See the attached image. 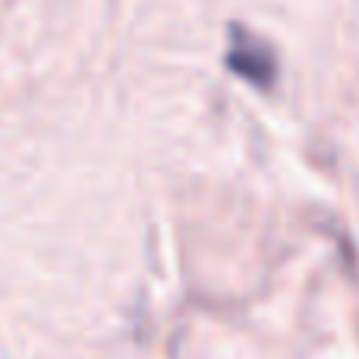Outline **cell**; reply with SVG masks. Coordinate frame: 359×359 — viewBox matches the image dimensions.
<instances>
[{"mask_svg": "<svg viewBox=\"0 0 359 359\" xmlns=\"http://www.w3.org/2000/svg\"><path fill=\"white\" fill-rule=\"evenodd\" d=\"M227 67H230V73L243 76L246 82H252V86H259V88L274 86V79H278L274 50L268 48L262 38H255L252 32L240 29V25H230Z\"/></svg>", "mask_w": 359, "mask_h": 359, "instance_id": "1", "label": "cell"}]
</instances>
